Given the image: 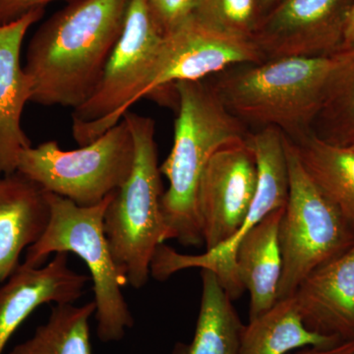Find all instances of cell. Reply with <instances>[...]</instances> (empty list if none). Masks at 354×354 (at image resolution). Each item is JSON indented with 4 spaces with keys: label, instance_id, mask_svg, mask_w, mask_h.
Here are the masks:
<instances>
[{
    "label": "cell",
    "instance_id": "cell-6",
    "mask_svg": "<svg viewBox=\"0 0 354 354\" xmlns=\"http://www.w3.org/2000/svg\"><path fill=\"white\" fill-rule=\"evenodd\" d=\"M164 38L148 0H129L122 31L99 85L72 114V133L79 146L99 138L142 99Z\"/></svg>",
    "mask_w": 354,
    "mask_h": 354
},
{
    "label": "cell",
    "instance_id": "cell-4",
    "mask_svg": "<svg viewBox=\"0 0 354 354\" xmlns=\"http://www.w3.org/2000/svg\"><path fill=\"white\" fill-rule=\"evenodd\" d=\"M134 140L135 158L127 183L113 193L104 216L111 255L127 285L141 288L160 244L169 241L162 209V191L155 121L127 111L123 115Z\"/></svg>",
    "mask_w": 354,
    "mask_h": 354
},
{
    "label": "cell",
    "instance_id": "cell-28",
    "mask_svg": "<svg viewBox=\"0 0 354 354\" xmlns=\"http://www.w3.org/2000/svg\"><path fill=\"white\" fill-rule=\"evenodd\" d=\"M279 1V0H258L263 15H264L267 11H269L272 6H276Z\"/></svg>",
    "mask_w": 354,
    "mask_h": 354
},
{
    "label": "cell",
    "instance_id": "cell-5",
    "mask_svg": "<svg viewBox=\"0 0 354 354\" xmlns=\"http://www.w3.org/2000/svg\"><path fill=\"white\" fill-rule=\"evenodd\" d=\"M114 193V192H113ZM113 193L95 206L81 207L46 192L50 208L48 227L27 249L23 264L41 267L53 253H74L86 263L94 290L97 335L102 342H120L134 326L118 271L104 230V216Z\"/></svg>",
    "mask_w": 354,
    "mask_h": 354
},
{
    "label": "cell",
    "instance_id": "cell-15",
    "mask_svg": "<svg viewBox=\"0 0 354 354\" xmlns=\"http://www.w3.org/2000/svg\"><path fill=\"white\" fill-rule=\"evenodd\" d=\"M309 330L354 339V244L307 277L292 295Z\"/></svg>",
    "mask_w": 354,
    "mask_h": 354
},
{
    "label": "cell",
    "instance_id": "cell-19",
    "mask_svg": "<svg viewBox=\"0 0 354 354\" xmlns=\"http://www.w3.org/2000/svg\"><path fill=\"white\" fill-rule=\"evenodd\" d=\"M202 297L194 335L172 354H239L244 326L216 274L202 270Z\"/></svg>",
    "mask_w": 354,
    "mask_h": 354
},
{
    "label": "cell",
    "instance_id": "cell-24",
    "mask_svg": "<svg viewBox=\"0 0 354 354\" xmlns=\"http://www.w3.org/2000/svg\"><path fill=\"white\" fill-rule=\"evenodd\" d=\"M153 15L165 32L171 31L194 13L199 0H148Z\"/></svg>",
    "mask_w": 354,
    "mask_h": 354
},
{
    "label": "cell",
    "instance_id": "cell-23",
    "mask_svg": "<svg viewBox=\"0 0 354 354\" xmlns=\"http://www.w3.org/2000/svg\"><path fill=\"white\" fill-rule=\"evenodd\" d=\"M192 16L216 31L252 39L263 13L258 0H199Z\"/></svg>",
    "mask_w": 354,
    "mask_h": 354
},
{
    "label": "cell",
    "instance_id": "cell-10",
    "mask_svg": "<svg viewBox=\"0 0 354 354\" xmlns=\"http://www.w3.org/2000/svg\"><path fill=\"white\" fill-rule=\"evenodd\" d=\"M353 0H279L252 36L265 60L330 57L344 46Z\"/></svg>",
    "mask_w": 354,
    "mask_h": 354
},
{
    "label": "cell",
    "instance_id": "cell-29",
    "mask_svg": "<svg viewBox=\"0 0 354 354\" xmlns=\"http://www.w3.org/2000/svg\"><path fill=\"white\" fill-rule=\"evenodd\" d=\"M353 150H354V149H353Z\"/></svg>",
    "mask_w": 354,
    "mask_h": 354
},
{
    "label": "cell",
    "instance_id": "cell-14",
    "mask_svg": "<svg viewBox=\"0 0 354 354\" xmlns=\"http://www.w3.org/2000/svg\"><path fill=\"white\" fill-rule=\"evenodd\" d=\"M44 14L30 11L8 23H0V176L17 171L18 157L31 142L22 129L23 111L31 102L32 82L21 65L26 35Z\"/></svg>",
    "mask_w": 354,
    "mask_h": 354
},
{
    "label": "cell",
    "instance_id": "cell-2",
    "mask_svg": "<svg viewBox=\"0 0 354 354\" xmlns=\"http://www.w3.org/2000/svg\"><path fill=\"white\" fill-rule=\"evenodd\" d=\"M177 118L171 153L160 165L169 180L162 209L171 239L186 247L203 242L196 213V191L209 160L221 149L245 144L250 130L230 113L205 80L174 85Z\"/></svg>",
    "mask_w": 354,
    "mask_h": 354
},
{
    "label": "cell",
    "instance_id": "cell-16",
    "mask_svg": "<svg viewBox=\"0 0 354 354\" xmlns=\"http://www.w3.org/2000/svg\"><path fill=\"white\" fill-rule=\"evenodd\" d=\"M50 218L38 184L18 171L0 176V283L19 267L21 254L41 239Z\"/></svg>",
    "mask_w": 354,
    "mask_h": 354
},
{
    "label": "cell",
    "instance_id": "cell-13",
    "mask_svg": "<svg viewBox=\"0 0 354 354\" xmlns=\"http://www.w3.org/2000/svg\"><path fill=\"white\" fill-rule=\"evenodd\" d=\"M90 281L70 269L68 253H55L44 267L20 264L0 286V354L35 310L48 304H75Z\"/></svg>",
    "mask_w": 354,
    "mask_h": 354
},
{
    "label": "cell",
    "instance_id": "cell-17",
    "mask_svg": "<svg viewBox=\"0 0 354 354\" xmlns=\"http://www.w3.org/2000/svg\"><path fill=\"white\" fill-rule=\"evenodd\" d=\"M285 208L276 209L242 239L235 253V274L250 295L249 321L272 308L278 301L281 260L279 230Z\"/></svg>",
    "mask_w": 354,
    "mask_h": 354
},
{
    "label": "cell",
    "instance_id": "cell-1",
    "mask_svg": "<svg viewBox=\"0 0 354 354\" xmlns=\"http://www.w3.org/2000/svg\"><path fill=\"white\" fill-rule=\"evenodd\" d=\"M129 0H72L30 41L31 102L78 109L90 99L120 38Z\"/></svg>",
    "mask_w": 354,
    "mask_h": 354
},
{
    "label": "cell",
    "instance_id": "cell-20",
    "mask_svg": "<svg viewBox=\"0 0 354 354\" xmlns=\"http://www.w3.org/2000/svg\"><path fill=\"white\" fill-rule=\"evenodd\" d=\"M288 140L311 180L354 228L353 149L334 145L313 133Z\"/></svg>",
    "mask_w": 354,
    "mask_h": 354
},
{
    "label": "cell",
    "instance_id": "cell-12",
    "mask_svg": "<svg viewBox=\"0 0 354 354\" xmlns=\"http://www.w3.org/2000/svg\"><path fill=\"white\" fill-rule=\"evenodd\" d=\"M255 157L245 144L221 149L209 160L198 183L196 213L206 250L239 232L257 188Z\"/></svg>",
    "mask_w": 354,
    "mask_h": 354
},
{
    "label": "cell",
    "instance_id": "cell-25",
    "mask_svg": "<svg viewBox=\"0 0 354 354\" xmlns=\"http://www.w3.org/2000/svg\"><path fill=\"white\" fill-rule=\"evenodd\" d=\"M55 0H0V23H8Z\"/></svg>",
    "mask_w": 354,
    "mask_h": 354
},
{
    "label": "cell",
    "instance_id": "cell-27",
    "mask_svg": "<svg viewBox=\"0 0 354 354\" xmlns=\"http://www.w3.org/2000/svg\"><path fill=\"white\" fill-rule=\"evenodd\" d=\"M351 46H354V0H353L348 13L342 48H351Z\"/></svg>",
    "mask_w": 354,
    "mask_h": 354
},
{
    "label": "cell",
    "instance_id": "cell-7",
    "mask_svg": "<svg viewBox=\"0 0 354 354\" xmlns=\"http://www.w3.org/2000/svg\"><path fill=\"white\" fill-rule=\"evenodd\" d=\"M134 158V140L122 118L77 150H62L55 141L25 149L18 157L17 171L46 192L90 207L127 183Z\"/></svg>",
    "mask_w": 354,
    "mask_h": 354
},
{
    "label": "cell",
    "instance_id": "cell-21",
    "mask_svg": "<svg viewBox=\"0 0 354 354\" xmlns=\"http://www.w3.org/2000/svg\"><path fill=\"white\" fill-rule=\"evenodd\" d=\"M312 133L334 145L354 149V46L333 55V66Z\"/></svg>",
    "mask_w": 354,
    "mask_h": 354
},
{
    "label": "cell",
    "instance_id": "cell-26",
    "mask_svg": "<svg viewBox=\"0 0 354 354\" xmlns=\"http://www.w3.org/2000/svg\"><path fill=\"white\" fill-rule=\"evenodd\" d=\"M290 354H354V339L325 348H307Z\"/></svg>",
    "mask_w": 354,
    "mask_h": 354
},
{
    "label": "cell",
    "instance_id": "cell-11",
    "mask_svg": "<svg viewBox=\"0 0 354 354\" xmlns=\"http://www.w3.org/2000/svg\"><path fill=\"white\" fill-rule=\"evenodd\" d=\"M265 62L252 39L232 36L202 24L193 16L165 32L153 75L143 97L174 91L184 81H200L236 64Z\"/></svg>",
    "mask_w": 354,
    "mask_h": 354
},
{
    "label": "cell",
    "instance_id": "cell-9",
    "mask_svg": "<svg viewBox=\"0 0 354 354\" xmlns=\"http://www.w3.org/2000/svg\"><path fill=\"white\" fill-rule=\"evenodd\" d=\"M246 142L257 164L258 181L252 204L241 230L230 241L199 255L180 254L165 243L160 244L151 263L150 274L153 279L165 281L177 272L200 268L215 272L230 299L241 297L244 290L235 274L237 247L266 216L285 208L290 190L283 133L278 128H261L250 131Z\"/></svg>",
    "mask_w": 354,
    "mask_h": 354
},
{
    "label": "cell",
    "instance_id": "cell-18",
    "mask_svg": "<svg viewBox=\"0 0 354 354\" xmlns=\"http://www.w3.org/2000/svg\"><path fill=\"white\" fill-rule=\"evenodd\" d=\"M339 342L309 330L290 297L278 300L271 309L244 326L239 354H290L307 348H330Z\"/></svg>",
    "mask_w": 354,
    "mask_h": 354
},
{
    "label": "cell",
    "instance_id": "cell-8",
    "mask_svg": "<svg viewBox=\"0 0 354 354\" xmlns=\"http://www.w3.org/2000/svg\"><path fill=\"white\" fill-rule=\"evenodd\" d=\"M290 190L279 223L278 300L292 297L312 272L354 244V228L304 171L285 136Z\"/></svg>",
    "mask_w": 354,
    "mask_h": 354
},
{
    "label": "cell",
    "instance_id": "cell-3",
    "mask_svg": "<svg viewBox=\"0 0 354 354\" xmlns=\"http://www.w3.org/2000/svg\"><path fill=\"white\" fill-rule=\"evenodd\" d=\"M332 66L333 55L279 58L234 65L209 83L247 127L278 128L297 140L312 133Z\"/></svg>",
    "mask_w": 354,
    "mask_h": 354
},
{
    "label": "cell",
    "instance_id": "cell-22",
    "mask_svg": "<svg viewBox=\"0 0 354 354\" xmlns=\"http://www.w3.org/2000/svg\"><path fill=\"white\" fill-rule=\"evenodd\" d=\"M95 313L94 300L82 306L55 305L48 321L8 354H93L90 319Z\"/></svg>",
    "mask_w": 354,
    "mask_h": 354
}]
</instances>
